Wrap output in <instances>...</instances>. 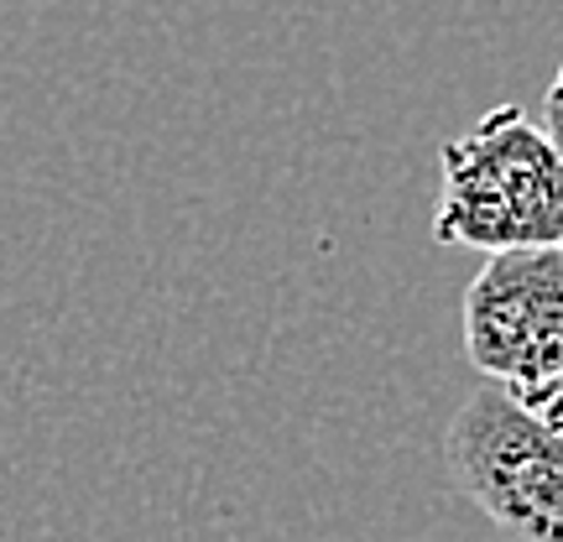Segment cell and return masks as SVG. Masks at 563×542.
Returning <instances> with one entry per match:
<instances>
[{"mask_svg":"<svg viewBox=\"0 0 563 542\" xmlns=\"http://www.w3.org/2000/svg\"><path fill=\"white\" fill-rule=\"evenodd\" d=\"M443 460L506 542H563V422L485 381L449 422Z\"/></svg>","mask_w":563,"mask_h":542,"instance_id":"7a4b0ae2","label":"cell"},{"mask_svg":"<svg viewBox=\"0 0 563 542\" xmlns=\"http://www.w3.org/2000/svg\"><path fill=\"white\" fill-rule=\"evenodd\" d=\"M433 241L460 251H563V152L522 104L443 141Z\"/></svg>","mask_w":563,"mask_h":542,"instance_id":"6da1fadb","label":"cell"},{"mask_svg":"<svg viewBox=\"0 0 563 542\" xmlns=\"http://www.w3.org/2000/svg\"><path fill=\"white\" fill-rule=\"evenodd\" d=\"M464 355L490 386L538 402L563 386V251L485 256L464 287Z\"/></svg>","mask_w":563,"mask_h":542,"instance_id":"3957f363","label":"cell"},{"mask_svg":"<svg viewBox=\"0 0 563 542\" xmlns=\"http://www.w3.org/2000/svg\"><path fill=\"white\" fill-rule=\"evenodd\" d=\"M543 131L548 141L563 152V63H559V74H553V84H548V100H543Z\"/></svg>","mask_w":563,"mask_h":542,"instance_id":"277c9868","label":"cell"}]
</instances>
